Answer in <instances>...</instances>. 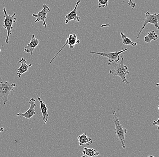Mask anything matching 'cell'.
<instances>
[{
  "mask_svg": "<svg viewBox=\"0 0 159 157\" xmlns=\"http://www.w3.org/2000/svg\"><path fill=\"white\" fill-rule=\"evenodd\" d=\"M159 118H158L157 120V121H153L152 123V125L153 126H157V129L159 130Z\"/></svg>",
  "mask_w": 159,
  "mask_h": 157,
  "instance_id": "obj_20",
  "label": "cell"
},
{
  "mask_svg": "<svg viewBox=\"0 0 159 157\" xmlns=\"http://www.w3.org/2000/svg\"><path fill=\"white\" fill-rule=\"evenodd\" d=\"M37 100L39 102L40 110L41 111L42 114L43 120L44 122V124H46L48 119V108L47 107L45 103L41 99L40 97H38Z\"/></svg>",
  "mask_w": 159,
  "mask_h": 157,
  "instance_id": "obj_13",
  "label": "cell"
},
{
  "mask_svg": "<svg viewBox=\"0 0 159 157\" xmlns=\"http://www.w3.org/2000/svg\"><path fill=\"white\" fill-rule=\"evenodd\" d=\"M2 10L5 14L4 17L5 19L3 23L2 26L4 28L7 30V32L5 42L7 44H8L10 35L12 34L11 30L13 29V27L12 26V25L16 21L17 18L15 17V16L16 15V13L11 16L8 14L7 10H6V7H4Z\"/></svg>",
  "mask_w": 159,
  "mask_h": 157,
  "instance_id": "obj_3",
  "label": "cell"
},
{
  "mask_svg": "<svg viewBox=\"0 0 159 157\" xmlns=\"http://www.w3.org/2000/svg\"><path fill=\"white\" fill-rule=\"evenodd\" d=\"M128 6L132 7V9H134L136 7V4L134 3L133 1L130 0L128 3Z\"/></svg>",
  "mask_w": 159,
  "mask_h": 157,
  "instance_id": "obj_19",
  "label": "cell"
},
{
  "mask_svg": "<svg viewBox=\"0 0 159 157\" xmlns=\"http://www.w3.org/2000/svg\"><path fill=\"white\" fill-rule=\"evenodd\" d=\"M158 39V36L154 31H151L148 33V35L144 38V41L147 43H150L152 40H156Z\"/></svg>",
  "mask_w": 159,
  "mask_h": 157,
  "instance_id": "obj_16",
  "label": "cell"
},
{
  "mask_svg": "<svg viewBox=\"0 0 159 157\" xmlns=\"http://www.w3.org/2000/svg\"><path fill=\"white\" fill-rule=\"evenodd\" d=\"M81 157H86V156L83 155V156H82Z\"/></svg>",
  "mask_w": 159,
  "mask_h": 157,
  "instance_id": "obj_23",
  "label": "cell"
},
{
  "mask_svg": "<svg viewBox=\"0 0 159 157\" xmlns=\"http://www.w3.org/2000/svg\"><path fill=\"white\" fill-rule=\"evenodd\" d=\"M120 35L122 38L123 44H125V45H131L134 47H136L138 44L137 43L132 41L129 38L127 37L122 32L120 33Z\"/></svg>",
  "mask_w": 159,
  "mask_h": 157,
  "instance_id": "obj_17",
  "label": "cell"
},
{
  "mask_svg": "<svg viewBox=\"0 0 159 157\" xmlns=\"http://www.w3.org/2000/svg\"><path fill=\"white\" fill-rule=\"evenodd\" d=\"M112 115L114 118V122L115 125V134L121 142L122 148L125 149L126 148L125 134L127 133V130L124 128L121 125L115 111H114Z\"/></svg>",
  "mask_w": 159,
  "mask_h": 157,
  "instance_id": "obj_2",
  "label": "cell"
},
{
  "mask_svg": "<svg viewBox=\"0 0 159 157\" xmlns=\"http://www.w3.org/2000/svg\"><path fill=\"white\" fill-rule=\"evenodd\" d=\"M4 131V128H2V127H1L0 128V133H2V132H3Z\"/></svg>",
  "mask_w": 159,
  "mask_h": 157,
  "instance_id": "obj_21",
  "label": "cell"
},
{
  "mask_svg": "<svg viewBox=\"0 0 159 157\" xmlns=\"http://www.w3.org/2000/svg\"><path fill=\"white\" fill-rule=\"evenodd\" d=\"M35 101L36 100L34 98H31L29 101V103L30 104L29 109L24 113H18L17 114V116L18 117H25L26 119H31L35 114V110L34 109L35 107H36Z\"/></svg>",
  "mask_w": 159,
  "mask_h": 157,
  "instance_id": "obj_9",
  "label": "cell"
},
{
  "mask_svg": "<svg viewBox=\"0 0 159 157\" xmlns=\"http://www.w3.org/2000/svg\"><path fill=\"white\" fill-rule=\"evenodd\" d=\"M82 153L84 155L88 157H96L99 155V152L93 148H88L84 147Z\"/></svg>",
  "mask_w": 159,
  "mask_h": 157,
  "instance_id": "obj_15",
  "label": "cell"
},
{
  "mask_svg": "<svg viewBox=\"0 0 159 157\" xmlns=\"http://www.w3.org/2000/svg\"><path fill=\"white\" fill-rule=\"evenodd\" d=\"M148 157H155L151 155V156H148Z\"/></svg>",
  "mask_w": 159,
  "mask_h": 157,
  "instance_id": "obj_22",
  "label": "cell"
},
{
  "mask_svg": "<svg viewBox=\"0 0 159 157\" xmlns=\"http://www.w3.org/2000/svg\"><path fill=\"white\" fill-rule=\"evenodd\" d=\"M128 48H125L122 50L111 53H99L91 51L90 52V53H92V54H97V55H100V56L106 57L108 58L109 63H112V62H119L120 60V54L128 50Z\"/></svg>",
  "mask_w": 159,
  "mask_h": 157,
  "instance_id": "obj_6",
  "label": "cell"
},
{
  "mask_svg": "<svg viewBox=\"0 0 159 157\" xmlns=\"http://www.w3.org/2000/svg\"><path fill=\"white\" fill-rule=\"evenodd\" d=\"M120 57L121 58V60L120 62L108 63L109 66H112L114 67L113 70H109V74L114 76H119L122 79V82H125L127 84H129L130 82L127 81L126 78V75L129 73V72L127 70L128 67L124 64V57L122 56H120Z\"/></svg>",
  "mask_w": 159,
  "mask_h": 157,
  "instance_id": "obj_1",
  "label": "cell"
},
{
  "mask_svg": "<svg viewBox=\"0 0 159 157\" xmlns=\"http://www.w3.org/2000/svg\"><path fill=\"white\" fill-rule=\"evenodd\" d=\"M80 43V40L77 39V36H76V34H70L66 41L65 44L60 49L59 51L56 54L55 56L53 57V58H52V59L51 60L50 62V63H51L52 62V61L54 60L56 57L60 53V52L64 48L66 45L67 44V45L69 46L70 48H73L75 46V44H79Z\"/></svg>",
  "mask_w": 159,
  "mask_h": 157,
  "instance_id": "obj_7",
  "label": "cell"
},
{
  "mask_svg": "<svg viewBox=\"0 0 159 157\" xmlns=\"http://www.w3.org/2000/svg\"><path fill=\"white\" fill-rule=\"evenodd\" d=\"M98 2H99L98 7L99 8H104L107 7L109 2L108 0H99Z\"/></svg>",
  "mask_w": 159,
  "mask_h": 157,
  "instance_id": "obj_18",
  "label": "cell"
},
{
  "mask_svg": "<svg viewBox=\"0 0 159 157\" xmlns=\"http://www.w3.org/2000/svg\"><path fill=\"white\" fill-rule=\"evenodd\" d=\"M43 9L39 11L37 14H33V16L36 18V19L35 20V23H37L40 21H42L43 22V25L44 26L45 28L47 27V24L45 22V19L47 18V15L48 13L50 12L49 7L46 4H44L43 6Z\"/></svg>",
  "mask_w": 159,
  "mask_h": 157,
  "instance_id": "obj_8",
  "label": "cell"
},
{
  "mask_svg": "<svg viewBox=\"0 0 159 157\" xmlns=\"http://www.w3.org/2000/svg\"><path fill=\"white\" fill-rule=\"evenodd\" d=\"M39 40L36 38L34 35H33L30 43L24 48V51L27 53H30L31 55H33L34 50L39 45Z\"/></svg>",
  "mask_w": 159,
  "mask_h": 157,
  "instance_id": "obj_10",
  "label": "cell"
},
{
  "mask_svg": "<svg viewBox=\"0 0 159 157\" xmlns=\"http://www.w3.org/2000/svg\"><path fill=\"white\" fill-rule=\"evenodd\" d=\"M80 1H78L77 2L75 3V7L74 9L72 11L67 14L65 16V24H67L69 21L73 20L75 22H79L80 20V16H77V8L78 7V5L80 2Z\"/></svg>",
  "mask_w": 159,
  "mask_h": 157,
  "instance_id": "obj_11",
  "label": "cell"
},
{
  "mask_svg": "<svg viewBox=\"0 0 159 157\" xmlns=\"http://www.w3.org/2000/svg\"><path fill=\"white\" fill-rule=\"evenodd\" d=\"M16 85L15 83L11 84L9 81H0V98H2L5 105L8 101L10 92L13 91Z\"/></svg>",
  "mask_w": 159,
  "mask_h": 157,
  "instance_id": "obj_4",
  "label": "cell"
},
{
  "mask_svg": "<svg viewBox=\"0 0 159 157\" xmlns=\"http://www.w3.org/2000/svg\"><path fill=\"white\" fill-rule=\"evenodd\" d=\"M77 139L80 146H82L84 145H89L93 143L92 139L88 137L86 133H83L82 135L79 136Z\"/></svg>",
  "mask_w": 159,
  "mask_h": 157,
  "instance_id": "obj_14",
  "label": "cell"
},
{
  "mask_svg": "<svg viewBox=\"0 0 159 157\" xmlns=\"http://www.w3.org/2000/svg\"><path fill=\"white\" fill-rule=\"evenodd\" d=\"M144 23L143 27L140 29L139 34L137 36V39H139L140 34L145 28V26L148 24H152L154 25L157 30H158L159 27L158 23L159 22V14H151L150 12H148L145 14V18L144 19Z\"/></svg>",
  "mask_w": 159,
  "mask_h": 157,
  "instance_id": "obj_5",
  "label": "cell"
},
{
  "mask_svg": "<svg viewBox=\"0 0 159 157\" xmlns=\"http://www.w3.org/2000/svg\"><path fill=\"white\" fill-rule=\"evenodd\" d=\"M19 64H20L19 68L18 69L17 74L19 77H20L22 74H24L25 72H27L29 71V68L32 66V64H27L26 63V59L21 58L20 59L19 61L18 62Z\"/></svg>",
  "mask_w": 159,
  "mask_h": 157,
  "instance_id": "obj_12",
  "label": "cell"
}]
</instances>
